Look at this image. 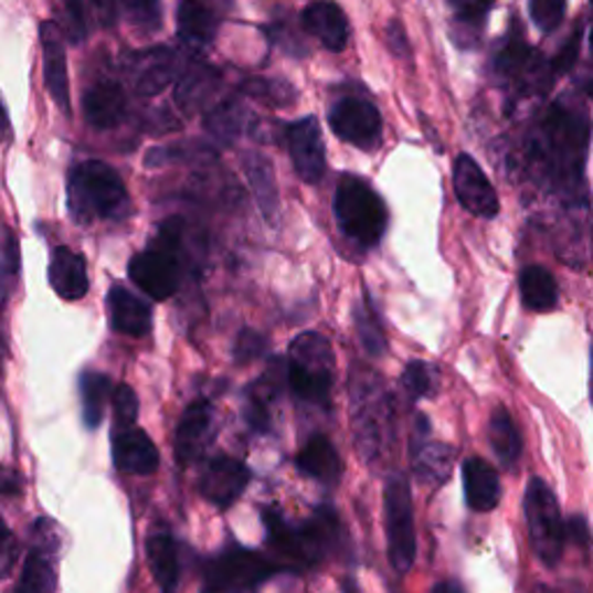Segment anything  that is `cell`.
<instances>
[{
	"mask_svg": "<svg viewBox=\"0 0 593 593\" xmlns=\"http://www.w3.org/2000/svg\"><path fill=\"white\" fill-rule=\"evenodd\" d=\"M207 133L219 139L221 145H230V141L236 139V135L244 128V107L240 100L227 98L221 105L213 107L207 116Z\"/></svg>",
	"mask_w": 593,
	"mask_h": 593,
	"instance_id": "34",
	"label": "cell"
},
{
	"mask_svg": "<svg viewBox=\"0 0 593 593\" xmlns=\"http://www.w3.org/2000/svg\"><path fill=\"white\" fill-rule=\"evenodd\" d=\"M124 6L141 23H156L158 19V0H124Z\"/></svg>",
	"mask_w": 593,
	"mask_h": 593,
	"instance_id": "47",
	"label": "cell"
},
{
	"mask_svg": "<svg viewBox=\"0 0 593 593\" xmlns=\"http://www.w3.org/2000/svg\"><path fill=\"white\" fill-rule=\"evenodd\" d=\"M80 390H82L84 422L88 430H96V426L103 422L107 399L109 394H114L109 378L98 371H84L80 378Z\"/></svg>",
	"mask_w": 593,
	"mask_h": 593,
	"instance_id": "32",
	"label": "cell"
},
{
	"mask_svg": "<svg viewBox=\"0 0 593 593\" xmlns=\"http://www.w3.org/2000/svg\"><path fill=\"white\" fill-rule=\"evenodd\" d=\"M525 512H527L533 552L544 565H550V568L557 565L563 554L565 527H563L557 496L548 487V483H542L540 478L529 480Z\"/></svg>",
	"mask_w": 593,
	"mask_h": 593,
	"instance_id": "7",
	"label": "cell"
},
{
	"mask_svg": "<svg viewBox=\"0 0 593 593\" xmlns=\"http://www.w3.org/2000/svg\"><path fill=\"white\" fill-rule=\"evenodd\" d=\"M565 531L568 533H571V538H575L580 544H584V548H589V542H591V538H589V529H586V521L582 519V517H573L571 519V525H568L565 527Z\"/></svg>",
	"mask_w": 593,
	"mask_h": 593,
	"instance_id": "51",
	"label": "cell"
},
{
	"mask_svg": "<svg viewBox=\"0 0 593 593\" xmlns=\"http://www.w3.org/2000/svg\"><path fill=\"white\" fill-rule=\"evenodd\" d=\"M147 559L151 575L160 584L162 593L174 591L179 582V557L174 538L168 531H153L147 540Z\"/></svg>",
	"mask_w": 593,
	"mask_h": 593,
	"instance_id": "27",
	"label": "cell"
},
{
	"mask_svg": "<svg viewBox=\"0 0 593 593\" xmlns=\"http://www.w3.org/2000/svg\"><path fill=\"white\" fill-rule=\"evenodd\" d=\"M455 193L462 207L468 209L473 216L494 219L498 207H501L487 174L468 153H462L455 162Z\"/></svg>",
	"mask_w": 593,
	"mask_h": 593,
	"instance_id": "13",
	"label": "cell"
},
{
	"mask_svg": "<svg viewBox=\"0 0 593 593\" xmlns=\"http://www.w3.org/2000/svg\"><path fill=\"white\" fill-rule=\"evenodd\" d=\"M586 93H589V96L593 98V80H589V82H586Z\"/></svg>",
	"mask_w": 593,
	"mask_h": 593,
	"instance_id": "54",
	"label": "cell"
},
{
	"mask_svg": "<svg viewBox=\"0 0 593 593\" xmlns=\"http://www.w3.org/2000/svg\"><path fill=\"white\" fill-rule=\"evenodd\" d=\"M519 293L527 308L538 314H548L559 301V288L554 276L538 265L527 267L519 276Z\"/></svg>",
	"mask_w": 593,
	"mask_h": 593,
	"instance_id": "28",
	"label": "cell"
},
{
	"mask_svg": "<svg viewBox=\"0 0 593 593\" xmlns=\"http://www.w3.org/2000/svg\"><path fill=\"white\" fill-rule=\"evenodd\" d=\"M246 170H248L251 191H253L260 209H263L267 221H274L276 213H278V188H276L272 162H267L265 156L253 153L246 160Z\"/></svg>",
	"mask_w": 593,
	"mask_h": 593,
	"instance_id": "31",
	"label": "cell"
},
{
	"mask_svg": "<svg viewBox=\"0 0 593 593\" xmlns=\"http://www.w3.org/2000/svg\"><path fill=\"white\" fill-rule=\"evenodd\" d=\"M219 21L200 0H181L177 10V31L188 46H207L216 35Z\"/></svg>",
	"mask_w": 593,
	"mask_h": 593,
	"instance_id": "25",
	"label": "cell"
},
{
	"mask_svg": "<svg viewBox=\"0 0 593 593\" xmlns=\"http://www.w3.org/2000/svg\"><path fill=\"white\" fill-rule=\"evenodd\" d=\"M114 464L118 470L130 473V476H151L158 470L160 455L153 441L139 430V426H130V430L116 432L114 436Z\"/></svg>",
	"mask_w": 593,
	"mask_h": 593,
	"instance_id": "17",
	"label": "cell"
},
{
	"mask_svg": "<svg viewBox=\"0 0 593 593\" xmlns=\"http://www.w3.org/2000/svg\"><path fill=\"white\" fill-rule=\"evenodd\" d=\"M0 141H3V145L12 141V124H10V114H8L3 98H0Z\"/></svg>",
	"mask_w": 593,
	"mask_h": 593,
	"instance_id": "52",
	"label": "cell"
},
{
	"mask_svg": "<svg viewBox=\"0 0 593 593\" xmlns=\"http://www.w3.org/2000/svg\"><path fill=\"white\" fill-rule=\"evenodd\" d=\"M21 491V480L14 470L0 466V494L3 496H14Z\"/></svg>",
	"mask_w": 593,
	"mask_h": 593,
	"instance_id": "50",
	"label": "cell"
},
{
	"mask_svg": "<svg viewBox=\"0 0 593 593\" xmlns=\"http://www.w3.org/2000/svg\"><path fill=\"white\" fill-rule=\"evenodd\" d=\"M56 571L44 550H33L21 568L14 593H54Z\"/></svg>",
	"mask_w": 593,
	"mask_h": 593,
	"instance_id": "33",
	"label": "cell"
},
{
	"mask_svg": "<svg viewBox=\"0 0 593 593\" xmlns=\"http://www.w3.org/2000/svg\"><path fill=\"white\" fill-rule=\"evenodd\" d=\"M385 531H388V552L396 573H409L415 561L417 540H415V519L411 487L406 478L392 476L385 485Z\"/></svg>",
	"mask_w": 593,
	"mask_h": 593,
	"instance_id": "8",
	"label": "cell"
},
{
	"mask_svg": "<svg viewBox=\"0 0 593 593\" xmlns=\"http://www.w3.org/2000/svg\"><path fill=\"white\" fill-rule=\"evenodd\" d=\"M219 80H221V75L209 65L191 67L177 84V91H174L177 105L186 114H195L198 109H202L211 100L213 91L219 88Z\"/></svg>",
	"mask_w": 593,
	"mask_h": 593,
	"instance_id": "26",
	"label": "cell"
},
{
	"mask_svg": "<svg viewBox=\"0 0 593 593\" xmlns=\"http://www.w3.org/2000/svg\"><path fill=\"white\" fill-rule=\"evenodd\" d=\"M183 223L172 219L160 225L156 242L130 260L128 274L137 288L162 301L170 299L179 288V240Z\"/></svg>",
	"mask_w": 593,
	"mask_h": 593,
	"instance_id": "5",
	"label": "cell"
},
{
	"mask_svg": "<svg viewBox=\"0 0 593 593\" xmlns=\"http://www.w3.org/2000/svg\"><path fill=\"white\" fill-rule=\"evenodd\" d=\"M19 559V540L8 529V525L0 519V580H6Z\"/></svg>",
	"mask_w": 593,
	"mask_h": 593,
	"instance_id": "43",
	"label": "cell"
},
{
	"mask_svg": "<svg viewBox=\"0 0 593 593\" xmlns=\"http://www.w3.org/2000/svg\"><path fill=\"white\" fill-rule=\"evenodd\" d=\"M112 327L118 335L145 337L151 329V308L124 286H114L107 297Z\"/></svg>",
	"mask_w": 593,
	"mask_h": 593,
	"instance_id": "22",
	"label": "cell"
},
{
	"mask_svg": "<svg viewBox=\"0 0 593 593\" xmlns=\"http://www.w3.org/2000/svg\"><path fill=\"white\" fill-rule=\"evenodd\" d=\"M432 593H464L462 586L457 582H441L434 586Z\"/></svg>",
	"mask_w": 593,
	"mask_h": 593,
	"instance_id": "53",
	"label": "cell"
},
{
	"mask_svg": "<svg viewBox=\"0 0 593 593\" xmlns=\"http://www.w3.org/2000/svg\"><path fill=\"white\" fill-rule=\"evenodd\" d=\"M112 409H114V426L116 432H124L135 426L137 413H139V401L137 394L133 392L130 385H118L112 394Z\"/></svg>",
	"mask_w": 593,
	"mask_h": 593,
	"instance_id": "40",
	"label": "cell"
},
{
	"mask_svg": "<svg viewBox=\"0 0 593 593\" xmlns=\"http://www.w3.org/2000/svg\"><path fill=\"white\" fill-rule=\"evenodd\" d=\"M350 415L360 455L369 464L378 462L394 441V411L383 381L371 369L354 367L350 373Z\"/></svg>",
	"mask_w": 593,
	"mask_h": 593,
	"instance_id": "2",
	"label": "cell"
},
{
	"mask_svg": "<svg viewBox=\"0 0 593 593\" xmlns=\"http://www.w3.org/2000/svg\"><path fill=\"white\" fill-rule=\"evenodd\" d=\"M413 468L422 483L441 485L449 478L455 464V449L443 443H417L413 445Z\"/></svg>",
	"mask_w": 593,
	"mask_h": 593,
	"instance_id": "29",
	"label": "cell"
},
{
	"mask_svg": "<svg viewBox=\"0 0 593 593\" xmlns=\"http://www.w3.org/2000/svg\"><path fill=\"white\" fill-rule=\"evenodd\" d=\"M3 263H0V290H8L6 288V280L10 278V274L14 276L17 269H19V244H17V236L10 234L6 230V236H3Z\"/></svg>",
	"mask_w": 593,
	"mask_h": 593,
	"instance_id": "44",
	"label": "cell"
},
{
	"mask_svg": "<svg viewBox=\"0 0 593 593\" xmlns=\"http://www.w3.org/2000/svg\"><path fill=\"white\" fill-rule=\"evenodd\" d=\"M276 565L248 550H230L213 559L207 568V593H240L269 580Z\"/></svg>",
	"mask_w": 593,
	"mask_h": 593,
	"instance_id": "9",
	"label": "cell"
},
{
	"mask_svg": "<svg viewBox=\"0 0 593 593\" xmlns=\"http://www.w3.org/2000/svg\"><path fill=\"white\" fill-rule=\"evenodd\" d=\"M329 126L348 145L371 151L381 145L383 118L373 103L364 98H341L329 109Z\"/></svg>",
	"mask_w": 593,
	"mask_h": 593,
	"instance_id": "10",
	"label": "cell"
},
{
	"mask_svg": "<svg viewBox=\"0 0 593 593\" xmlns=\"http://www.w3.org/2000/svg\"><path fill=\"white\" fill-rule=\"evenodd\" d=\"M536 139L538 160L557 186L565 191H578L589 149V118L584 109L568 103L554 105Z\"/></svg>",
	"mask_w": 593,
	"mask_h": 593,
	"instance_id": "1",
	"label": "cell"
},
{
	"mask_svg": "<svg viewBox=\"0 0 593 593\" xmlns=\"http://www.w3.org/2000/svg\"><path fill=\"white\" fill-rule=\"evenodd\" d=\"M50 283L54 293L61 299L77 301L88 293V274H86V260L70 251L67 246H59L50 260Z\"/></svg>",
	"mask_w": 593,
	"mask_h": 593,
	"instance_id": "21",
	"label": "cell"
},
{
	"mask_svg": "<svg viewBox=\"0 0 593 593\" xmlns=\"http://www.w3.org/2000/svg\"><path fill=\"white\" fill-rule=\"evenodd\" d=\"M297 466L301 473H306L308 478H314L325 485H337L343 473V464H341L337 447L331 445V441L322 434H316L306 441V445L301 447V453L297 457Z\"/></svg>",
	"mask_w": 593,
	"mask_h": 593,
	"instance_id": "24",
	"label": "cell"
},
{
	"mask_svg": "<svg viewBox=\"0 0 593 593\" xmlns=\"http://www.w3.org/2000/svg\"><path fill=\"white\" fill-rule=\"evenodd\" d=\"M177 54L168 46H156V50L141 52L135 56L130 65L133 86L139 96H158L165 86L172 84L177 77Z\"/></svg>",
	"mask_w": 593,
	"mask_h": 593,
	"instance_id": "18",
	"label": "cell"
},
{
	"mask_svg": "<svg viewBox=\"0 0 593 593\" xmlns=\"http://www.w3.org/2000/svg\"><path fill=\"white\" fill-rule=\"evenodd\" d=\"M84 3H86V8H91L93 17H96L103 27H109V23L114 21V14H116L114 0H84Z\"/></svg>",
	"mask_w": 593,
	"mask_h": 593,
	"instance_id": "49",
	"label": "cell"
},
{
	"mask_svg": "<svg viewBox=\"0 0 593 593\" xmlns=\"http://www.w3.org/2000/svg\"><path fill=\"white\" fill-rule=\"evenodd\" d=\"M0 348H3V346H0Z\"/></svg>",
	"mask_w": 593,
	"mask_h": 593,
	"instance_id": "59",
	"label": "cell"
},
{
	"mask_svg": "<svg viewBox=\"0 0 593 593\" xmlns=\"http://www.w3.org/2000/svg\"><path fill=\"white\" fill-rule=\"evenodd\" d=\"M211 426H213V409L209 401L198 399L183 411L174 434V457L179 459V464L191 466L204 455L213 434Z\"/></svg>",
	"mask_w": 593,
	"mask_h": 593,
	"instance_id": "14",
	"label": "cell"
},
{
	"mask_svg": "<svg viewBox=\"0 0 593 593\" xmlns=\"http://www.w3.org/2000/svg\"><path fill=\"white\" fill-rule=\"evenodd\" d=\"M573 593H582V591H573Z\"/></svg>",
	"mask_w": 593,
	"mask_h": 593,
	"instance_id": "57",
	"label": "cell"
},
{
	"mask_svg": "<svg viewBox=\"0 0 593 593\" xmlns=\"http://www.w3.org/2000/svg\"><path fill=\"white\" fill-rule=\"evenodd\" d=\"M565 17V0H531V19L542 33H552Z\"/></svg>",
	"mask_w": 593,
	"mask_h": 593,
	"instance_id": "41",
	"label": "cell"
},
{
	"mask_svg": "<svg viewBox=\"0 0 593 593\" xmlns=\"http://www.w3.org/2000/svg\"><path fill=\"white\" fill-rule=\"evenodd\" d=\"M244 93L260 103L265 105H290V100L295 98V91L290 84L283 82H274V80H251L244 86Z\"/></svg>",
	"mask_w": 593,
	"mask_h": 593,
	"instance_id": "38",
	"label": "cell"
},
{
	"mask_svg": "<svg viewBox=\"0 0 593 593\" xmlns=\"http://www.w3.org/2000/svg\"><path fill=\"white\" fill-rule=\"evenodd\" d=\"M464 494L466 504L476 512H489L496 508L501 496V483L491 464L480 457H470L464 464Z\"/></svg>",
	"mask_w": 593,
	"mask_h": 593,
	"instance_id": "23",
	"label": "cell"
},
{
	"mask_svg": "<svg viewBox=\"0 0 593 593\" xmlns=\"http://www.w3.org/2000/svg\"><path fill=\"white\" fill-rule=\"evenodd\" d=\"M529 61H531V50L525 35H521V31H512L501 44V50H498L494 65L504 77H519L527 73Z\"/></svg>",
	"mask_w": 593,
	"mask_h": 593,
	"instance_id": "36",
	"label": "cell"
},
{
	"mask_svg": "<svg viewBox=\"0 0 593 593\" xmlns=\"http://www.w3.org/2000/svg\"><path fill=\"white\" fill-rule=\"evenodd\" d=\"M489 443H491L496 459L501 462V466L512 468L515 462L521 455V438H519V432H517V426H515L510 413L504 406H498L491 413Z\"/></svg>",
	"mask_w": 593,
	"mask_h": 593,
	"instance_id": "30",
	"label": "cell"
},
{
	"mask_svg": "<svg viewBox=\"0 0 593 593\" xmlns=\"http://www.w3.org/2000/svg\"><path fill=\"white\" fill-rule=\"evenodd\" d=\"M82 103L86 121L98 130L114 128L126 114V93L121 84H116L114 80L107 77L93 82L86 88Z\"/></svg>",
	"mask_w": 593,
	"mask_h": 593,
	"instance_id": "19",
	"label": "cell"
},
{
	"mask_svg": "<svg viewBox=\"0 0 593 593\" xmlns=\"http://www.w3.org/2000/svg\"><path fill=\"white\" fill-rule=\"evenodd\" d=\"M42 50H44V82L46 91L59 105V109L70 116L73 107H70V82H67V59L63 46V33L59 23L44 21L42 23Z\"/></svg>",
	"mask_w": 593,
	"mask_h": 593,
	"instance_id": "15",
	"label": "cell"
},
{
	"mask_svg": "<svg viewBox=\"0 0 593 593\" xmlns=\"http://www.w3.org/2000/svg\"><path fill=\"white\" fill-rule=\"evenodd\" d=\"M346 593H358V591H354V586L348 584V586H346Z\"/></svg>",
	"mask_w": 593,
	"mask_h": 593,
	"instance_id": "55",
	"label": "cell"
},
{
	"mask_svg": "<svg viewBox=\"0 0 593 593\" xmlns=\"http://www.w3.org/2000/svg\"><path fill=\"white\" fill-rule=\"evenodd\" d=\"M246 422L251 424L253 432H260L265 434L269 430L272 424V415H269V403L260 401L255 396L248 399V406H246Z\"/></svg>",
	"mask_w": 593,
	"mask_h": 593,
	"instance_id": "45",
	"label": "cell"
},
{
	"mask_svg": "<svg viewBox=\"0 0 593 593\" xmlns=\"http://www.w3.org/2000/svg\"><path fill=\"white\" fill-rule=\"evenodd\" d=\"M301 27L308 35H314L329 52H343L350 29L343 10L331 0H314L301 12Z\"/></svg>",
	"mask_w": 593,
	"mask_h": 593,
	"instance_id": "16",
	"label": "cell"
},
{
	"mask_svg": "<svg viewBox=\"0 0 593 593\" xmlns=\"http://www.w3.org/2000/svg\"><path fill=\"white\" fill-rule=\"evenodd\" d=\"M339 533L341 527L337 515L329 508H320L304 527L297 529L301 565H314L322 561L329 554V550L339 542Z\"/></svg>",
	"mask_w": 593,
	"mask_h": 593,
	"instance_id": "20",
	"label": "cell"
},
{
	"mask_svg": "<svg viewBox=\"0 0 593 593\" xmlns=\"http://www.w3.org/2000/svg\"><path fill=\"white\" fill-rule=\"evenodd\" d=\"M436 383H438L436 371L432 364H426V362H411L401 375V388L413 401L432 396L436 390Z\"/></svg>",
	"mask_w": 593,
	"mask_h": 593,
	"instance_id": "37",
	"label": "cell"
},
{
	"mask_svg": "<svg viewBox=\"0 0 593 593\" xmlns=\"http://www.w3.org/2000/svg\"><path fill=\"white\" fill-rule=\"evenodd\" d=\"M331 381H335V352L325 337L316 331L299 335L290 346L288 360V385L290 390L308 403L329 401Z\"/></svg>",
	"mask_w": 593,
	"mask_h": 593,
	"instance_id": "6",
	"label": "cell"
},
{
	"mask_svg": "<svg viewBox=\"0 0 593 593\" xmlns=\"http://www.w3.org/2000/svg\"><path fill=\"white\" fill-rule=\"evenodd\" d=\"M251 483L248 468L234 457L211 459L200 478V491L209 504L219 508H230Z\"/></svg>",
	"mask_w": 593,
	"mask_h": 593,
	"instance_id": "12",
	"label": "cell"
},
{
	"mask_svg": "<svg viewBox=\"0 0 593 593\" xmlns=\"http://www.w3.org/2000/svg\"><path fill=\"white\" fill-rule=\"evenodd\" d=\"M288 149L295 172L306 183H318L325 174V141L316 116H304L288 128Z\"/></svg>",
	"mask_w": 593,
	"mask_h": 593,
	"instance_id": "11",
	"label": "cell"
},
{
	"mask_svg": "<svg viewBox=\"0 0 593 593\" xmlns=\"http://www.w3.org/2000/svg\"><path fill=\"white\" fill-rule=\"evenodd\" d=\"M335 213L341 232L364 248L375 246L388 230V207L373 188L358 179L343 177L337 186Z\"/></svg>",
	"mask_w": 593,
	"mask_h": 593,
	"instance_id": "4",
	"label": "cell"
},
{
	"mask_svg": "<svg viewBox=\"0 0 593 593\" xmlns=\"http://www.w3.org/2000/svg\"><path fill=\"white\" fill-rule=\"evenodd\" d=\"M67 207L77 223L118 221L128 216L130 198L114 168L100 160H88L70 172Z\"/></svg>",
	"mask_w": 593,
	"mask_h": 593,
	"instance_id": "3",
	"label": "cell"
},
{
	"mask_svg": "<svg viewBox=\"0 0 593 593\" xmlns=\"http://www.w3.org/2000/svg\"><path fill=\"white\" fill-rule=\"evenodd\" d=\"M578 46H580V29L573 31V35L568 38V42L563 44V50L559 52V56L554 59L552 67H554V73L561 75V73H568V70H571L575 65V56H578Z\"/></svg>",
	"mask_w": 593,
	"mask_h": 593,
	"instance_id": "46",
	"label": "cell"
},
{
	"mask_svg": "<svg viewBox=\"0 0 593 593\" xmlns=\"http://www.w3.org/2000/svg\"><path fill=\"white\" fill-rule=\"evenodd\" d=\"M265 350H267V339L255 329H244L234 341V360L240 364H246V362L263 358Z\"/></svg>",
	"mask_w": 593,
	"mask_h": 593,
	"instance_id": "42",
	"label": "cell"
},
{
	"mask_svg": "<svg viewBox=\"0 0 593 593\" xmlns=\"http://www.w3.org/2000/svg\"><path fill=\"white\" fill-rule=\"evenodd\" d=\"M61 33L75 44L86 40V3L84 0H61Z\"/></svg>",
	"mask_w": 593,
	"mask_h": 593,
	"instance_id": "39",
	"label": "cell"
},
{
	"mask_svg": "<svg viewBox=\"0 0 593 593\" xmlns=\"http://www.w3.org/2000/svg\"><path fill=\"white\" fill-rule=\"evenodd\" d=\"M589 44H591V54H593V29H591V40H589Z\"/></svg>",
	"mask_w": 593,
	"mask_h": 593,
	"instance_id": "56",
	"label": "cell"
},
{
	"mask_svg": "<svg viewBox=\"0 0 593 593\" xmlns=\"http://www.w3.org/2000/svg\"><path fill=\"white\" fill-rule=\"evenodd\" d=\"M170 593H174V591H170Z\"/></svg>",
	"mask_w": 593,
	"mask_h": 593,
	"instance_id": "58",
	"label": "cell"
},
{
	"mask_svg": "<svg viewBox=\"0 0 593 593\" xmlns=\"http://www.w3.org/2000/svg\"><path fill=\"white\" fill-rule=\"evenodd\" d=\"M388 44H390V50L396 56H406L409 54V38H406V31H403V27H401L399 21H390V27H388Z\"/></svg>",
	"mask_w": 593,
	"mask_h": 593,
	"instance_id": "48",
	"label": "cell"
},
{
	"mask_svg": "<svg viewBox=\"0 0 593 593\" xmlns=\"http://www.w3.org/2000/svg\"><path fill=\"white\" fill-rule=\"evenodd\" d=\"M354 327H358V335H360L364 350L371 354V358H381L388 348V341H385L381 320H378V314L369 295H364L362 304L354 306Z\"/></svg>",
	"mask_w": 593,
	"mask_h": 593,
	"instance_id": "35",
	"label": "cell"
}]
</instances>
